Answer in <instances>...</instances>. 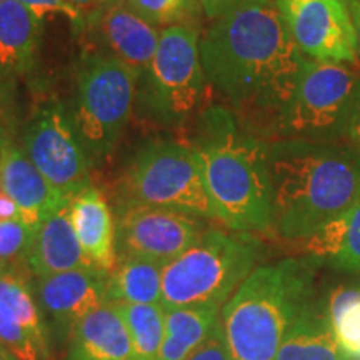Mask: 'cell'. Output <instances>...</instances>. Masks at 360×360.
Instances as JSON below:
<instances>
[{
	"label": "cell",
	"mask_w": 360,
	"mask_h": 360,
	"mask_svg": "<svg viewBox=\"0 0 360 360\" xmlns=\"http://www.w3.org/2000/svg\"><path fill=\"white\" fill-rule=\"evenodd\" d=\"M0 304L11 310L40 352L56 360L51 334L34 292L32 276L25 264H0Z\"/></svg>",
	"instance_id": "44dd1931"
},
{
	"label": "cell",
	"mask_w": 360,
	"mask_h": 360,
	"mask_svg": "<svg viewBox=\"0 0 360 360\" xmlns=\"http://www.w3.org/2000/svg\"><path fill=\"white\" fill-rule=\"evenodd\" d=\"M360 90L352 65L304 58L289 105L278 120V139L344 143Z\"/></svg>",
	"instance_id": "ba28073f"
},
{
	"label": "cell",
	"mask_w": 360,
	"mask_h": 360,
	"mask_svg": "<svg viewBox=\"0 0 360 360\" xmlns=\"http://www.w3.org/2000/svg\"><path fill=\"white\" fill-rule=\"evenodd\" d=\"M199 51L207 82L233 114L252 129L259 124L276 134L305 56L274 0H252L212 20Z\"/></svg>",
	"instance_id": "6da1fadb"
},
{
	"label": "cell",
	"mask_w": 360,
	"mask_h": 360,
	"mask_svg": "<svg viewBox=\"0 0 360 360\" xmlns=\"http://www.w3.org/2000/svg\"><path fill=\"white\" fill-rule=\"evenodd\" d=\"M107 276L101 269H79L32 277L53 347H64L75 326L107 304Z\"/></svg>",
	"instance_id": "4fadbf2b"
},
{
	"label": "cell",
	"mask_w": 360,
	"mask_h": 360,
	"mask_svg": "<svg viewBox=\"0 0 360 360\" xmlns=\"http://www.w3.org/2000/svg\"><path fill=\"white\" fill-rule=\"evenodd\" d=\"M0 360H20L15 354H12L7 347L0 344Z\"/></svg>",
	"instance_id": "74e56055"
},
{
	"label": "cell",
	"mask_w": 360,
	"mask_h": 360,
	"mask_svg": "<svg viewBox=\"0 0 360 360\" xmlns=\"http://www.w3.org/2000/svg\"><path fill=\"white\" fill-rule=\"evenodd\" d=\"M187 360H231L227 344L222 330V319L214 332L193 352L188 355Z\"/></svg>",
	"instance_id": "4dcf8cb0"
},
{
	"label": "cell",
	"mask_w": 360,
	"mask_h": 360,
	"mask_svg": "<svg viewBox=\"0 0 360 360\" xmlns=\"http://www.w3.org/2000/svg\"><path fill=\"white\" fill-rule=\"evenodd\" d=\"M197 2H199L207 19L217 20L220 17L233 12L236 8L252 2V0H197Z\"/></svg>",
	"instance_id": "d6a6232c"
},
{
	"label": "cell",
	"mask_w": 360,
	"mask_h": 360,
	"mask_svg": "<svg viewBox=\"0 0 360 360\" xmlns=\"http://www.w3.org/2000/svg\"><path fill=\"white\" fill-rule=\"evenodd\" d=\"M70 219L84 254L94 267L112 272L117 264V227L105 195L87 187L70 199Z\"/></svg>",
	"instance_id": "ac0fdd59"
},
{
	"label": "cell",
	"mask_w": 360,
	"mask_h": 360,
	"mask_svg": "<svg viewBox=\"0 0 360 360\" xmlns=\"http://www.w3.org/2000/svg\"><path fill=\"white\" fill-rule=\"evenodd\" d=\"M119 204H142L217 220L191 143L152 139L137 148L119 184Z\"/></svg>",
	"instance_id": "8992f818"
},
{
	"label": "cell",
	"mask_w": 360,
	"mask_h": 360,
	"mask_svg": "<svg viewBox=\"0 0 360 360\" xmlns=\"http://www.w3.org/2000/svg\"><path fill=\"white\" fill-rule=\"evenodd\" d=\"M350 11V15H352V20H354V25H355V30H357V53H359V60H360V0L359 2L352 4V6L349 7Z\"/></svg>",
	"instance_id": "8d00e7d4"
},
{
	"label": "cell",
	"mask_w": 360,
	"mask_h": 360,
	"mask_svg": "<svg viewBox=\"0 0 360 360\" xmlns=\"http://www.w3.org/2000/svg\"><path fill=\"white\" fill-rule=\"evenodd\" d=\"M0 192H4V191H2V184H0Z\"/></svg>",
	"instance_id": "ab89813d"
},
{
	"label": "cell",
	"mask_w": 360,
	"mask_h": 360,
	"mask_svg": "<svg viewBox=\"0 0 360 360\" xmlns=\"http://www.w3.org/2000/svg\"><path fill=\"white\" fill-rule=\"evenodd\" d=\"M127 328L129 360H155L165 335V309L160 304L115 305Z\"/></svg>",
	"instance_id": "cb8c5ba5"
},
{
	"label": "cell",
	"mask_w": 360,
	"mask_h": 360,
	"mask_svg": "<svg viewBox=\"0 0 360 360\" xmlns=\"http://www.w3.org/2000/svg\"><path fill=\"white\" fill-rule=\"evenodd\" d=\"M127 328L115 305L105 304L75 326L62 360H129Z\"/></svg>",
	"instance_id": "d6986e66"
},
{
	"label": "cell",
	"mask_w": 360,
	"mask_h": 360,
	"mask_svg": "<svg viewBox=\"0 0 360 360\" xmlns=\"http://www.w3.org/2000/svg\"><path fill=\"white\" fill-rule=\"evenodd\" d=\"M15 89L0 82V139L17 135Z\"/></svg>",
	"instance_id": "1f68e13d"
},
{
	"label": "cell",
	"mask_w": 360,
	"mask_h": 360,
	"mask_svg": "<svg viewBox=\"0 0 360 360\" xmlns=\"http://www.w3.org/2000/svg\"><path fill=\"white\" fill-rule=\"evenodd\" d=\"M287 30L307 58L334 64H357V30L339 0H274Z\"/></svg>",
	"instance_id": "8fae6325"
},
{
	"label": "cell",
	"mask_w": 360,
	"mask_h": 360,
	"mask_svg": "<svg viewBox=\"0 0 360 360\" xmlns=\"http://www.w3.org/2000/svg\"><path fill=\"white\" fill-rule=\"evenodd\" d=\"M125 4L157 29L174 25L195 27L202 11L197 0H125Z\"/></svg>",
	"instance_id": "4316f807"
},
{
	"label": "cell",
	"mask_w": 360,
	"mask_h": 360,
	"mask_svg": "<svg viewBox=\"0 0 360 360\" xmlns=\"http://www.w3.org/2000/svg\"><path fill=\"white\" fill-rule=\"evenodd\" d=\"M200 35L195 27L174 25L160 30L159 47L137 85L142 114L162 125L186 122L205 94Z\"/></svg>",
	"instance_id": "9c48e42d"
},
{
	"label": "cell",
	"mask_w": 360,
	"mask_h": 360,
	"mask_svg": "<svg viewBox=\"0 0 360 360\" xmlns=\"http://www.w3.org/2000/svg\"><path fill=\"white\" fill-rule=\"evenodd\" d=\"M8 220H22V210L15 200L11 199L6 192H0V222H8Z\"/></svg>",
	"instance_id": "d590c367"
},
{
	"label": "cell",
	"mask_w": 360,
	"mask_h": 360,
	"mask_svg": "<svg viewBox=\"0 0 360 360\" xmlns=\"http://www.w3.org/2000/svg\"><path fill=\"white\" fill-rule=\"evenodd\" d=\"M191 147L217 220L229 231H272L269 142L227 107L202 112Z\"/></svg>",
	"instance_id": "3957f363"
},
{
	"label": "cell",
	"mask_w": 360,
	"mask_h": 360,
	"mask_svg": "<svg viewBox=\"0 0 360 360\" xmlns=\"http://www.w3.org/2000/svg\"><path fill=\"white\" fill-rule=\"evenodd\" d=\"M117 259H147L167 265L204 232L197 219L142 204H117Z\"/></svg>",
	"instance_id": "7c38bea8"
},
{
	"label": "cell",
	"mask_w": 360,
	"mask_h": 360,
	"mask_svg": "<svg viewBox=\"0 0 360 360\" xmlns=\"http://www.w3.org/2000/svg\"><path fill=\"white\" fill-rule=\"evenodd\" d=\"M307 257L319 265L347 274H360V200L339 219L302 242Z\"/></svg>",
	"instance_id": "ffe728a7"
},
{
	"label": "cell",
	"mask_w": 360,
	"mask_h": 360,
	"mask_svg": "<svg viewBox=\"0 0 360 360\" xmlns=\"http://www.w3.org/2000/svg\"><path fill=\"white\" fill-rule=\"evenodd\" d=\"M165 264L147 259H117L107 276V304H160Z\"/></svg>",
	"instance_id": "603a6c76"
},
{
	"label": "cell",
	"mask_w": 360,
	"mask_h": 360,
	"mask_svg": "<svg viewBox=\"0 0 360 360\" xmlns=\"http://www.w3.org/2000/svg\"><path fill=\"white\" fill-rule=\"evenodd\" d=\"M274 360H349L337 344L323 302H314L292 327Z\"/></svg>",
	"instance_id": "7402d4cb"
},
{
	"label": "cell",
	"mask_w": 360,
	"mask_h": 360,
	"mask_svg": "<svg viewBox=\"0 0 360 360\" xmlns=\"http://www.w3.org/2000/svg\"><path fill=\"white\" fill-rule=\"evenodd\" d=\"M272 231L304 242L360 200V154L345 143L269 142Z\"/></svg>",
	"instance_id": "7a4b0ae2"
},
{
	"label": "cell",
	"mask_w": 360,
	"mask_h": 360,
	"mask_svg": "<svg viewBox=\"0 0 360 360\" xmlns=\"http://www.w3.org/2000/svg\"><path fill=\"white\" fill-rule=\"evenodd\" d=\"M0 344L20 360H51L40 352L32 337L20 326L6 305L0 304Z\"/></svg>",
	"instance_id": "83f0119b"
},
{
	"label": "cell",
	"mask_w": 360,
	"mask_h": 360,
	"mask_svg": "<svg viewBox=\"0 0 360 360\" xmlns=\"http://www.w3.org/2000/svg\"><path fill=\"white\" fill-rule=\"evenodd\" d=\"M15 2L25 6L29 11H32L39 19H45V15L51 13H62L67 19L70 20L72 27H74L75 34H82L84 30V19L82 15L70 6L67 0H15Z\"/></svg>",
	"instance_id": "f546056e"
},
{
	"label": "cell",
	"mask_w": 360,
	"mask_h": 360,
	"mask_svg": "<svg viewBox=\"0 0 360 360\" xmlns=\"http://www.w3.org/2000/svg\"><path fill=\"white\" fill-rule=\"evenodd\" d=\"M141 74L105 53L84 51L75 67L72 119L90 159L114 150L137 97Z\"/></svg>",
	"instance_id": "52a82bcc"
},
{
	"label": "cell",
	"mask_w": 360,
	"mask_h": 360,
	"mask_svg": "<svg viewBox=\"0 0 360 360\" xmlns=\"http://www.w3.org/2000/svg\"><path fill=\"white\" fill-rule=\"evenodd\" d=\"M35 229L22 220L0 222V264H25Z\"/></svg>",
	"instance_id": "f1b7e54d"
},
{
	"label": "cell",
	"mask_w": 360,
	"mask_h": 360,
	"mask_svg": "<svg viewBox=\"0 0 360 360\" xmlns=\"http://www.w3.org/2000/svg\"><path fill=\"white\" fill-rule=\"evenodd\" d=\"M44 20L15 0L0 4V82L17 89L39 64Z\"/></svg>",
	"instance_id": "2e32d148"
},
{
	"label": "cell",
	"mask_w": 360,
	"mask_h": 360,
	"mask_svg": "<svg viewBox=\"0 0 360 360\" xmlns=\"http://www.w3.org/2000/svg\"><path fill=\"white\" fill-rule=\"evenodd\" d=\"M264 244L252 233L209 229L162 274V307H220L257 269Z\"/></svg>",
	"instance_id": "5b68a950"
},
{
	"label": "cell",
	"mask_w": 360,
	"mask_h": 360,
	"mask_svg": "<svg viewBox=\"0 0 360 360\" xmlns=\"http://www.w3.org/2000/svg\"><path fill=\"white\" fill-rule=\"evenodd\" d=\"M220 307L165 309V334L195 350L219 326Z\"/></svg>",
	"instance_id": "484cf974"
},
{
	"label": "cell",
	"mask_w": 360,
	"mask_h": 360,
	"mask_svg": "<svg viewBox=\"0 0 360 360\" xmlns=\"http://www.w3.org/2000/svg\"><path fill=\"white\" fill-rule=\"evenodd\" d=\"M344 143L360 154V90L357 98H355V105L352 115H350V122L347 127V134H345Z\"/></svg>",
	"instance_id": "e575fe53"
},
{
	"label": "cell",
	"mask_w": 360,
	"mask_h": 360,
	"mask_svg": "<svg viewBox=\"0 0 360 360\" xmlns=\"http://www.w3.org/2000/svg\"><path fill=\"white\" fill-rule=\"evenodd\" d=\"M4 2V0H0V4H2Z\"/></svg>",
	"instance_id": "60d3db41"
},
{
	"label": "cell",
	"mask_w": 360,
	"mask_h": 360,
	"mask_svg": "<svg viewBox=\"0 0 360 360\" xmlns=\"http://www.w3.org/2000/svg\"><path fill=\"white\" fill-rule=\"evenodd\" d=\"M67 2L82 15L85 27L90 20L96 19L97 15H101L103 11H107V8L114 6L119 0H67Z\"/></svg>",
	"instance_id": "836d02e7"
},
{
	"label": "cell",
	"mask_w": 360,
	"mask_h": 360,
	"mask_svg": "<svg viewBox=\"0 0 360 360\" xmlns=\"http://www.w3.org/2000/svg\"><path fill=\"white\" fill-rule=\"evenodd\" d=\"M69 204L70 200L35 229L34 240L25 257V265L32 277H47L79 269H97L84 254L75 236Z\"/></svg>",
	"instance_id": "e0dca14e"
},
{
	"label": "cell",
	"mask_w": 360,
	"mask_h": 360,
	"mask_svg": "<svg viewBox=\"0 0 360 360\" xmlns=\"http://www.w3.org/2000/svg\"><path fill=\"white\" fill-rule=\"evenodd\" d=\"M319 264L289 257L259 265L222 307L231 360H274L292 327L317 302Z\"/></svg>",
	"instance_id": "277c9868"
},
{
	"label": "cell",
	"mask_w": 360,
	"mask_h": 360,
	"mask_svg": "<svg viewBox=\"0 0 360 360\" xmlns=\"http://www.w3.org/2000/svg\"><path fill=\"white\" fill-rule=\"evenodd\" d=\"M87 51L101 52L143 74L159 47L160 30L132 12L124 0L103 11L84 27Z\"/></svg>",
	"instance_id": "5bb4252c"
},
{
	"label": "cell",
	"mask_w": 360,
	"mask_h": 360,
	"mask_svg": "<svg viewBox=\"0 0 360 360\" xmlns=\"http://www.w3.org/2000/svg\"><path fill=\"white\" fill-rule=\"evenodd\" d=\"M339 2H342V4H345V6H352V4H355V2H359V0H339Z\"/></svg>",
	"instance_id": "f35d334b"
},
{
	"label": "cell",
	"mask_w": 360,
	"mask_h": 360,
	"mask_svg": "<svg viewBox=\"0 0 360 360\" xmlns=\"http://www.w3.org/2000/svg\"><path fill=\"white\" fill-rule=\"evenodd\" d=\"M0 184L30 227H37L69 202L53 191L15 137L0 139Z\"/></svg>",
	"instance_id": "9a60e30c"
},
{
	"label": "cell",
	"mask_w": 360,
	"mask_h": 360,
	"mask_svg": "<svg viewBox=\"0 0 360 360\" xmlns=\"http://www.w3.org/2000/svg\"><path fill=\"white\" fill-rule=\"evenodd\" d=\"M20 146L62 199L90 187L92 159L80 141L69 103L45 101L22 125Z\"/></svg>",
	"instance_id": "30bf717a"
},
{
	"label": "cell",
	"mask_w": 360,
	"mask_h": 360,
	"mask_svg": "<svg viewBox=\"0 0 360 360\" xmlns=\"http://www.w3.org/2000/svg\"><path fill=\"white\" fill-rule=\"evenodd\" d=\"M323 309L342 352L349 360H360V285L335 289Z\"/></svg>",
	"instance_id": "d4e9b609"
}]
</instances>
